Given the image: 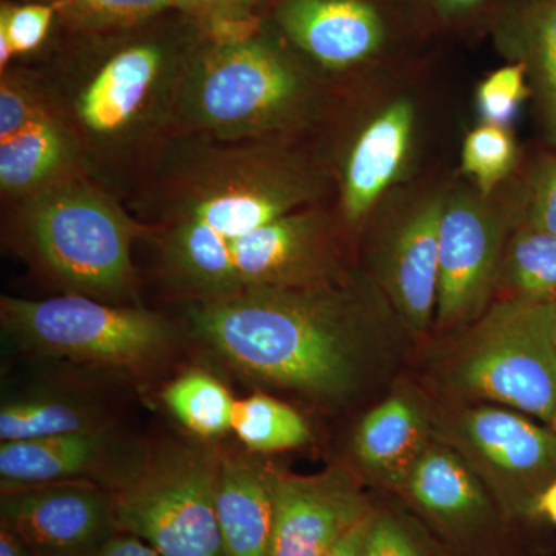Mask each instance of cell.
<instances>
[{
	"mask_svg": "<svg viewBox=\"0 0 556 556\" xmlns=\"http://www.w3.org/2000/svg\"><path fill=\"white\" fill-rule=\"evenodd\" d=\"M13 54L16 53H14L13 46H11L9 38H7L3 33H0V65L5 67L11 58H13Z\"/></svg>",
	"mask_w": 556,
	"mask_h": 556,
	"instance_id": "ab89813d",
	"label": "cell"
},
{
	"mask_svg": "<svg viewBox=\"0 0 556 556\" xmlns=\"http://www.w3.org/2000/svg\"><path fill=\"white\" fill-rule=\"evenodd\" d=\"M364 556H426L404 522L393 515L372 514Z\"/></svg>",
	"mask_w": 556,
	"mask_h": 556,
	"instance_id": "d6a6232c",
	"label": "cell"
},
{
	"mask_svg": "<svg viewBox=\"0 0 556 556\" xmlns=\"http://www.w3.org/2000/svg\"><path fill=\"white\" fill-rule=\"evenodd\" d=\"M419 62L356 84V115L338 163L339 219L364 232L394 190L419 177L428 110Z\"/></svg>",
	"mask_w": 556,
	"mask_h": 556,
	"instance_id": "3957f363",
	"label": "cell"
},
{
	"mask_svg": "<svg viewBox=\"0 0 556 556\" xmlns=\"http://www.w3.org/2000/svg\"><path fill=\"white\" fill-rule=\"evenodd\" d=\"M189 318L243 375L327 407L386 382L412 338L367 269L309 287L203 299Z\"/></svg>",
	"mask_w": 556,
	"mask_h": 556,
	"instance_id": "6da1fadb",
	"label": "cell"
},
{
	"mask_svg": "<svg viewBox=\"0 0 556 556\" xmlns=\"http://www.w3.org/2000/svg\"><path fill=\"white\" fill-rule=\"evenodd\" d=\"M277 470L241 455L222 456L217 511L226 556H268Z\"/></svg>",
	"mask_w": 556,
	"mask_h": 556,
	"instance_id": "d6986e66",
	"label": "cell"
},
{
	"mask_svg": "<svg viewBox=\"0 0 556 556\" xmlns=\"http://www.w3.org/2000/svg\"><path fill=\"white\" fill-rule=\"evenodd\" d=\"M0 517L38 556H87L118 530L113 495L89 484L54 482L2 492Z\"/></svg>",
	"mask_w": 556,
	"mask_h": 556,
	"instance_id": "9a60e30c",
	"label": "cell"
},
{
	"mask_svg": "<svg viewBox=\"0 0 556 556\" xmlns=\"http://www.w3.org/2000/svg\"><path fill=\"white\" fill-rule=\"evenodd\" d=\"M372 511L361 477L350 468L306 477L277 471L268 556H325Z\"/></svg>",
	"mask_w": 556,
	"mask_h": 556,
	"instance_id": "5bb4252c",
	"label": "cell"
},
{
	"mask_svg": "<svg viewBox=\"0 0 556 556\" xmlns=\"http://www.w3.org/2000/svg\"><path fill=\"white\" fill-rule=\"evenodd\" d=\"M433 439V404L401 383L357 424L353 455L364 477L396 490Z\"/></svg>",
	"mask_w": 556,
	"mask_h": 556,
	"instance_id": "e0dca14e",
	"label": "cell"
},
{
	"mask_svg": "<svg viewBox=\"0 0 556 556\" xmlns=\"http://www.w3.org/2000/svg\"><path fill=\"white\" fill-rule=\"evenodd\" d=\"M340 228L345 229L340 219L316 206L236 240L217 237L228 270V295L248 289L309 287L345 277L350 270L343 265Z\"/></svg>",
	"mask_w": 556,
	"mask_h": 556,
	"instance_id": "4fadbf2b",
	"label": "cell"
},
{
	"mask_svg": "<svg viewBox=\"0 0 556 556\" xmlns=\"http://www.w3.org/2000/svg\"><path fill=\"white\" fill-rule=\"evenodd\" d=\"M38 105L24 90L10 83H2L0 89V141L20 134L33 121L42 116Z\"/></svg>",
	"mask_w": 556,
	"mask_h": 556,
	"instance_id": "836d02e7",
	"label": "cell"
},
{
	"mask_svg": "<svg viewBox=\"0 0 556 556\" xmlns=\"http://www.w3.org/2000/svg\"><path fill=\"white\" fill-rule=\"evenodd\" d=\"M556 302L495 299L447 336L431 365L444 401L517 409L551 426L556 408Z\"/></svg>",
	"mask_w": 556,
	"mask_h": 556,
	"instance_id": "7a4b0ae2",
	"label": "cell"
},
{
	"mask_svg": "<svg viewBox=\"0 0 556 556\" xmlns=\"http://www.w3.org/2000/svg\"><path fill=\"white\" fill-rule=\"evenodd\" d=\"M188 10L211 14L219 21L247 20L254 0H185Z\"/></svg>",
	"mask_w": 556,
	"mask_h": 556,
	"instance_id": "e575fe53",
	"label": "cell"
},
{
	"mask_svg": "<svg viewBox=\"0 0 556 556\" xmlns=\"http://www.w3.org/2000/svg\"><path fill=\"white\" fill-rule=\"evenodd\" d=\"M525 160L511 127L479 123L464 138L460 175L490 195L518 174Z\"/></svg>",
	"mask_w": 556,
	"mask_h": 556,
	"instance_id": "484cf974",
	"label": "cell"
},
{
	"mask_svg": "<svg viewBox=\"0 0 556 556\" xmlns=\"http://www.w3.org/2000/svg\"><path fill=\"white\" fill-rule=\"evenodd\" d=\"M522 226L556 237V150L536 153L522 164Z\"/></svg>",
	"mask_w": 556,
	"mask_h": 556,
	"instance_id": "f1b7e54d",
	"label": "cell"
},
{
	"mask_svg": "<svg viewBox=\"0 0 556 556\" xmlns=\"http://www.w3.org/2000/svg\"><path fill=\"white\" fill-rule=\"evenodd\" d=\"M496 299L556 302V237L519 226L508 241Z\"/></svg>",
	"mask_w": 556,
	"mask_h": 556,
	"instance_id": "7402d4cb",
	"label": "cell"
},
{
	"mask_svg": "<svg viewBox=\"0 0 556 556\" xmlns=\"http://www.w3.org/2000/svg\"><path fill=\"white\" fill-rule=\"evenodd\" d=\"M555 340H556V327H555Z\"/></svg>",
	"mask_w": 556,
	"mask_h": 556,
	"instance_id": "b9f144b4",
	"label": "cell"
},
{
	"mask_svg": "<svg viewBox=\"0 0 556 556\" xmlns=\"http://www.w3.org/2000/svg\"><path fill=\"white\" fill-rule=\"evenodd\" d=\"M61 3L73 17L89 25L134 24L164 10H188L185 0H61Z\"/></svg>",
	"mask_w": 556,
	"mask_h": 556,
	"instance_id": "f546056e",
	"label": "cell"
},
{
	"mask_svg": "<svg viewBox=\"0 0 556 556\" xmlns=\"http://www.w3.org/2000/svg\"><path fill=\"white\" fill-rule=\"evenodd\" d=\"M164 404L189 431L211 439L232 430L237 399L225 383L203 369H189L164 388Z\"/></svg>",
	"mask_w": 556,
	"mask_h": 556,
	"instance_id": "cb8c5ba5",
	"label": "cell"
},
{
	"mask_svg": "<svg viewBox=\"0 0 556 556\" xmlns=\"http://www.w3.org/2000/svg\"><path fill=\"white\" fill-rule=\"evenodd\" d=\"M108 448L104 428L0 445L2 492L54 484L97 467Z\"/></svg>",
	"mask_w": 556,
	"mask_h": 556,
	"instance_id": "ffe728a7",
	"label": "cell"
},
{
	"mask_svg": "<svg viewBox=\"0 0 556 556\" xmlns=\"http://www.w3.org/2000/svg\"><path fill=\"white\" fill-rule=\"evenodd\" d=\"M189 110L218 134L295 129L318 115L320 86L287 53L243 39L208 51L188 90Z\"/></svg>",
	"mask_w": 556,
	"mask_h": 556,
	"instance_id": "277c9868",
	"label": "cell"
},
{
	"mask_svg": "<svg viewBox=\"0 0 556 556\" xmlns=\"http://www.w3.org/2000/svg\"><path fill=\"white\" fill-rule=\"evenodd\" d=\"M160 68L156 47L135 46L119 51L80 94L79 118L97 134L123 129L148 98Z\"/></svg>",
	"mask_w": 556,
	"mask_h": 556,
	"instance_id": "44dd1931",
	"label": "cell"
},
{
	"mask_svg": "<svg viewBox=\"0 0 556 556\" xmlns=\"http://www.w3.org/2000/svg\"><path fill=\"white\" fill-rule=\"evenodd\" d=\"M548 427H551L552 430L556 431V408H555L554 417H552L551 426H548Z\"/></svg>",
	"mask_w": 556,
	"mask_h": 556,
	"instance_id": "60d3db41",
	"label": "cell"
},
{
	"mask_svg": "<svg viewBox=\"0 0 556 556\" xmlns=\"http://www.w3.org/2000/svg\"><path fill=\"white\" fill-rule=\"evenodd\" d=\"M489 28L507 61L525 65L544 141L556 150V0H500Z\"/></svg>",
	"mask_w": 556,
	"mask_h": 556,
	"instance_id": "ac0fdd59",
	"label": "cell"
},
{
	"mask_svg": "<svg viewBox=\"0 0 556 556\" xmlns=\"http://www.w3.org/2000/svg\"><path fill=\"white\" fill-rule=\"evenodd\" d=\"M222 456L172 445L148 457L113 493L116 529L161 556H226L217 495Z\"/></svg>",
	"mask_w": 556,
	"mask_h": 556,
	"instance_id": "8992f818",
	"label": "cell"
},
{
	"mask_svg": "<svg viewBox=\"0 0 556 556\" xmlns=\"http://www.w3.org/2000/svg\"><path fill=\"white\" fill-rule=\"evenodd\" d=\"M394 492L457 544L482 540L507 519L473 468L434 437Z\"/></svg>",
	"mask_w": 556,
	"mask_h": 556,
	"instance_id": "2e32d148",
	"label": "cell"
},
{
	"mask_svg": "<svg viewBox=\"0 0 556 556\" xmlns=\"http://www.w3.org/2000/svg\"><path fill=\"white\" fill-rule=\"evenodd\" d=\"M0 556H38L16 533L0 526Z\"/></svg>",
	"mask_w": 556,
	"mask_h": 556,
	"instance_id": "74e56055",
	"label": "cell"
},
{
	"mask_svg": "<svg viewBox=\"0 0 556 556\" xmlns=\"http://www.w3.org/2000/svg\"><path fill=\"white\" fill-rule=\"evenodd\" d=\"M533 517L546 519L556 526V479L538 496L533 506Z\"/></svg>",
	"mask_w": 556,
	"mask_h": 556,
	"instance_id": "f35d334b",
	"label": "cell"
},
{
	"mask_svg": "<svg viewBox=\"0 0 556 556\" xmlns=\"http://www.w3.org/2000/svg\"><path fill=\"white\" fill-rule=\"evenodd\" d=\"M203 172L179 201L177 222L192 223L222 240L321 206L331 186L320 164L281 148L225 159Z\"/></svg>",
	"mask_w": 556,
	"mask_h": 556,
	"instance_id": "ba28073f",
	"label": "cell"
},
{
	"mask_svg": "<svg viewBox=\"0 0 556 556\" xmlns=\"http://www.w3.org/2000/svg\"><path fill=\"white\" fill-rule=\"evenodd\" d=\"M522 166L490 195L463 175L448 178L439 226V336L473 324L496 299L508 241L522 223Z\"/></svg>",
	"mask_w": 556,
	"mask_h": 556,
	"instance_id": "5b68a950",
	"label": "cell"
},
{
	"mask_svg": "<svg viewBox=\"0 0 556 556\" xmlns=\"http://www.w3.org/2000/svg\"><path fill=\"white\" fill-rule=\"evenodd\" d=\"M67 139L60 126L46 115L20 134L0 141L2 189L28 190L42 185L61 169L67 159Z\"/></svg>",
	"mask_w": 556,
	"mask_h": 556,
	"instance_id": "603a6c76",
	"label": "cell"
},
{
	"mask_svg": "<svg viewBox=\"0 0 556 556\" xmlns=\"http://www.w3.org/2000/svg\"><path fill=\"white\" fill-rule=\"evenodd\" d=\"M54 9L50 5L2 7L0 33L9 38L14 53H28L38 49L49 35Z\"/></svg>",
	"mask_w": 556,
	"mask_h": 556,
	"instance_id": "1f68e13d",
	"label": "cell"
},
{
	"mask_svg": "<svg viewBox=\"0 0 556 556\" xmlns=\"http://www.w3.org/2000/svg\"><path fill=\"white\" fill-rule=\"evenodd\" d=\"M2 320L33 350L104 367H144L164 356L172 340L169 325L155 314L83 295L2 299Z\"/></svg>",
	"mask_w": 556,
	"mask_h": 556,
	"instance_id": "8fae6325",
	"label": "cell"
},
{
	"mask_svg": "<svg viewBox=\"0 0 556 556\" xmlns=\"http://www.w3.org/2000/svg\"><path fill=\"white\" fill-rule=\"evenodd\" d=\"M448 178L417 177L394 190L362 233H369L368 273L412 338L434 328L439 226Z\"/></svg>",
	"mask_w": 556,
	"mask_h": 556,
	"instance_id": "30bf717a",
	"label": "cell"
},
{
	"mask_svg": "<svg viewBox=\"0 0 556 556\" xmlns=\"http://www.w3.org/2000/svg\"><path fill=\"white\" fill-rule=\"evenodd\" d=\"M372 514L362 519L350 532H346L342 540L325 556H364L365 541H367Z\"/></svg>",
	"mask_w": 556,
	"mask_h": 556,
	"instance_id": "8d00e7d4",
	"label": "cell"
},
{
	"mask_svg": "<svg viewBox=\"0 0 556 556\" xmlns=\"http://www.w3.org/2000/svg\"><path fill=\"white\" fill-rule=\"evenodd\" d=\"M232 431L254 453L287 452L311 439L308 422L298 409L262 393L236 402Z\"/></svg>",
	"mask_w": 556,
	"mask_h": 556,
	"instance_id": "d4e9b609",
	"label": "cell"
},
{
	"mask_svg": "<svg viewBox=\"0 0 556 556\" xmlns=\"http://www.w3.org/2000/svg\"><path fill=\"white\" fill-rule=\"evenodd\" d=\"M428 35L489 25L500 0H415Z\"/></svg>",
	"mask_w": 556,
	"mask_h": 556,
	"instance_id": "4dcf8cb0",
	"label": "cell"
},
{
	"mask_svg": "<svg viewBox=\"0 0 556 556\" xmlns=\"http://www.w3.org/2000/svg\"><path fill=\"white\" fill-rule=\"evenodd\" d=\"M101 428L87 409L54 397H24L0 409V439L28 441Z\"/></svg>",
	"mask_w": 556,
	"mask_h": 556,
	"instance_id": "4316f807",
	"label": "cell"
},
{
	"mask_svg": "<svg viewBox=\"0 0 556 556\" xmlns=\"http://www.w3.org/2000/svg\"><path fill=\"white\" fill-rule=\"evenodd\" d=\"M27 228L43 265L70 287L90 294H116L129 287V228L93 190H47L28 211Z\"/></svg>",
	"mask_w": 556,
	"mask_h": 556,
	"instance_id": "7c38bea8",
	"label": "cell"
},
{
	"mask_svg": "<svg viewBox=\"0 0 556 556\" xmlns=\"http://www.w3.org/2000/svg\"><path fill=\"white\" fill-rule=\"evenodd\" d=\"M532 98L529 78L521 62H507L478 84L475 100L481 123L510 127L519 109Z\"/></svg>",
	"mask_w": 556,
	"mask_h": 556,
	"instance_id": "83f0119b",
	"label": "cell"
},
{
	"mask_svg": "<svg viewBox=\"0 0 556 556\" xmlns=\"http://www.w3.org/2000/svg\"><path fill=\"white\" fill-rule=\"evenodd\" d=\"M87 556H161L139 538L121 532L110 536L102 546Z\"/></svg>",
	"mask_w": 556,
	"mask_h": 556,
	"instance_id": "d590c367",
	"label": "cell"
},
{
	"mask_svg": "<svg viewBox=\"0 0 556 556\" xmlns=\"http://www.w3.org/2000/svg\"><path fill=\"white\" fill-rule=\"evenodd\" d=\"M274 17L308 60L356 84L416 64L430 36L415 0H281Z\"/></svg>",
	"mask_w": 556,
	"mask_h": 556,
	"instance_id": "52a82bcc",
	"label": "cell"
},
{
	"mask_svg": "<svg viewBox=\"0 0 556 556\" xmlns=\"http://www.w3.org/2000/svg\"><path fill=\"white\" fill-rule=\"evenodd\" d=\"M433 437L473 468L507 519L532 518L556 479V431L501 405L433 404Z\"/></svg>",
	"mask_w": 556,
	"mask_h": 556,
	"instance_id": "9c48e42d",
	"label": "cell"
}]
</instances>
